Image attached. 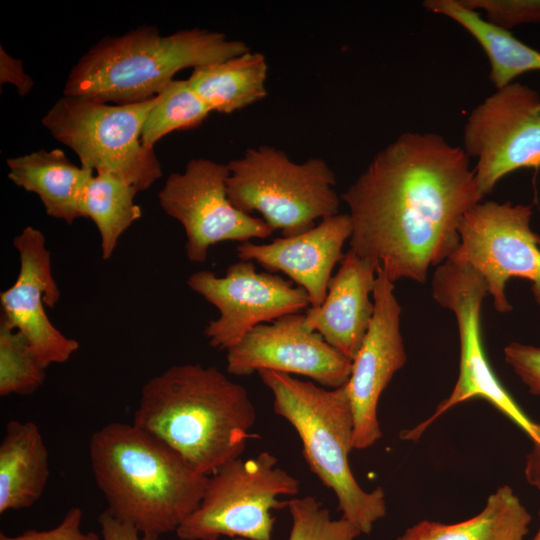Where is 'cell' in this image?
Returning <instances> with one entry per match:
<instances>
[{"instance_id": "20", "label": "cell", "mask_w": 540, "mask_h": 540, "mask_svg": "<svg viewBox=\"0 0 540 540\" xmlns=\"http://www.w3.org/2000/svg\"><path fill=\"white\" fill-rule=\"evenodd\" d=\"M49 473L48 450L38 426L9 421L0 443V514L34 505Z\"/></svg>"}, {"instance_id": "17", "label": "cell", "mask_w": 540, "mask_h": 540, "mask_svg": "<svg viewBox=\"0 0 540 540\" xmlns=\"http://www.w3.org/2000/svg\"><path fill=\"white\" fill-rule=\"evenodd\" d=\"M351 235L349 214L338 213L300 234L268 244L240 243L236 253L239 260L255 261L269 273L286 274L307 292L310 307L317 308L326 298L333 269L343 260L342 249Z\"/></svg>"}, {"instance_id": "25", "label": "cell", "mask_w": 540, "mask_h": 540, "mask_svg": "<svg viewBox=\"0 0 540 540\" xmlns=\"http://www.w3.org/2000/svg\"><path fill=\"white\" fill-rule=\"evenodd\" d=\"M156 97L141 134L142 145L148 149L173 131L198 127L212 112L187 79L172 80Z\"/></svg>"}, {"instance_id": "34", "label": "cell", "mask_w": 540, "mask_h": 540, "mask_svg": "<svg viewBox=\"0 0 540 540\" xmlns=\"http://www.w3.org/2000/svg\"><path fill=\"white\" fill-rule=\"evenodd\" d=\"M539 517H540V509H539ZM531 540H540V527L537 533L535 534V536Z\"/></svg>"}, {"instance_id": "1", "label": "cell", "mask_w": 540, "mask_h": 540, "mask_svg": "<svg viewBox=\"0 0 540 540\" xmlns=\"http://www.w3.org/2000/svg\"><path fill=\"white\" fill-rule=\"evenodd\" d=\"M349 245L395 282L424 283L460 241L466 212L481 202L470 158L434 132H404L380 150L341 195Z\"/></svg>"}, {"instance_id": "27", "label": "cell", "mask_w": 540, "mask_h": 540, "mask_svg": "<svg viewBox=\"0 0 540 540\" xmlns=\"http://www.w3.org/2000/svg\"><path fill=\"white\" fill-rule=\"evenodd\" d=\"M287 508L292 520L288 540H356L361 534L346 519H332L329 510L313 496L292 498L287 501Z\"/></svg>"}, {"instance_id": "24", "label": "cell", "mask_w": 540, "mask_h": 540, "mask_svg": "<svg viewBox=\"0 0 540 540\" xmlns=\"http://www.w3.org/2000/svg\"><path fill=\"white\" fill-rule=\"evenodd\" d=\"M138 192L112 174H93L86 182L79 209L82 217L90 218L97 227L104 260L112 257L122 234L142 217L135 202Z\"/></svg>"}, {"instance_id": "30", "label": "cell", "mask_w": 540, "mask_h": 540, "mask_svg": "<svg viewBox=\"0 0 540 540\" xmlns=\"http://www.w3.org/2000/svg\"><path fill=\"white\" fill-rule=\"evenodd\" d=\"M83 512L78 507L67 511L62 521L54 528L37 531L30 529L16 536L0 533V540H102L95 532L81 530Z\"/></svg>"}, {"instance_id": "5", "label": "cell", "mask_w": 540, "mask_h": 540, "mask_svg": "<svg viewBox=\"0 0 540 540\" xmlns=\"http://www.w3.org/2000/svg\"><path fill=\"white\" fill-rule=\"evenodd\" d=\"M273 395L274 412L295 429L310 470L337 497L342 518L362 534L386 515L382 488L367 492L349 464L354 449V419L347 383L326 388L313 381L271 370L257 372Z\"/></svg>"}, {"instance_id": "8", "label": "cell", "mask_w": 540, "mask_h": 540, "mask_svg": "<svg viewBox=\"0 0 540 540\" xmlns=\"http://www.w3.org/2000/svg\"><path fill=\"white\" fill-rule=\"evenodd\" d=\"M298 492V480L277 466L273 454L234 459L208 476L198 507L176 534L181 540H272V510L287 507L279 497Z\"/></svg>"}, {"instance_id": "10", "label": "cell", "mask_w": 540, "mask_h": 540, "mask_svg": "<svg viewBox=\"0 0 540 540\" xmlns=\"http://www.w3.org/2000/svg\"><path fill=\"white\" fill-rule=\"evenodd\" d=\"M532 207L510 202H479L459 225V245L449 258L466 264L485 281L494 308L512 310L506 285L512 278L531 284L540 305V236L531 228Z\"/></svg>"}, {"instance_id": "2", "label": "cell", "mask_w": 540, "mask_h": 540, "mask_svg": "<svg viewBox=\"0 0 540 540\" xmlns=\"http://www.w3.org/2000/svg\"><path fill=\"white\" fill-rule=\"evenodd\" d=\"M256 422L246 388L214 366L173 365L142 387L133 423L209 476L240 458Z\"/></svg>"}, {"instance_id": "22", "label": "cell", "mask_w": 540, "mask_h": 540, "mask_svg": "<svg viewBox=\"0 0 540 540\" xmlns=\"http://www.w3.org/2000/svg\"><path fill=\"white\" fill-rule=\"evenodd\" d=\"M531 519L513 489L504 485L474 517L454 524L423 520L396 540H524Z\"/></svg>"}, {"instance_id": "14", "label": "cell", "mask_w": 540, "mask_h": 540, "mask_svg": "<svg viewBox=\"0 0 540 540\" xmlns=\"http://www.w3.org/2000/svg\"><path fill=\"white\" fill-rule=\"evenodd\" d=\"M226 370L248 376L260 370L310 378L326 388L345 385L352 361L305 323V314L285 315L254 327L227 350Z\"/></svg>"}, {"instance_id": "19", "label": "cell", "mask_w": 540, "mask_h": 540, "mask_svg": "<svg viewBox=\"0 0 540 540\" xmlns=\"http://www.w3.org/2000/svg\"><path fill=\"white\" fill-rule=\"evenodd\" d=\"M8 178L35 193L48 216L71 225L83 218L79 203L83 188L94 172L77 166L61 149H40L6 161Z\"/></svg>"}, {"instance_id": "6", "label": "cell", "mask_w": 540, "mask_h": 540, "mask_svg": "<svg viewBox=\"0 0 540 540\" xmlns=\"http://www.w3.org/2000/svg\"><path fill=\"white\" fill-rule=\"evenodd\" d=\"M227 165L231 203L246 214L260 213L283 237L300 234L313 228L316 220L339 213L335 174L322 158L297 163L282 150L261 145L246 149Z\"/></svg>"}, {"instance_id": "7", "label": "cell", "mask_w": 540, "mask_h": 540, "mask_svg": "<svg viewBox=\"0 0 540 540\" xmlns=\"http://www.w3.org/2000/svg\"><path fill=\"white\" fill-rule=\"evenodd\" d=\"M157 97L108 104L63 95L42 118L43 126L79 157L82 167L112 174L135 187L149 189L162 177L154 149L145 148L141 134Z\"/></svg>"}, {"instance_id": "4", "label": "cell", "mask_w": 540, "mask_h": 540, "mask_svg": "<svg viewBox=\"0 0 540 540\" xmlns=\"http://www.w3.org/2000/svg\"><path fill=\"white\" fill-rule=\"evenodd\" d=\"M240 40L200 28L161 35L140 26L105 36L68 74L63 95L103 103L130 104L151 99L186 68L221 62L249 51Z\"/></svg>"}, {"instance_id": "28", "label": "cell", "mask_w": 540, "mask_h": 540, "mask_svg": "<svg viewBox=\"0 0 540 540\" xmlns=\"http://www.w3.org/2000/svg\"><path fill=\"white\" fill-rule=\"evenodd\" d=\"M468 9L484 11L486 20L510 30L525 23H540V0H459Z\"/></svg>"}, {"instance_id": "16", "label": "cell", "mask_w": 540, "mask_h": 540, "mask_svg": "<svg viewBox=\"0 0 540 540\" xmlns=\"http://www.w3.org/2000/svg\"><path fill=\"white\" fill-rule=\"evenodd\" d=\"M20 268L14 284L1 292V319L22 333L41 365L64 363L79 349V342L65 336L49 320L60 289L52 272L51 253L43 233L26 226L13 240Z\"/></svg>"}, {"instance_id": "29", "label": "cell", "mask_w": 540, "mask_h": 540, "mask_svg": "<svg viewBox=\"0 0 540 540\" xmlns=\"http://www.w3.org/2000/svg\"><path fill=\"white\" fill-rule=\"evenodd\" d=\"M504 357L529 392L540 397V347L511 342Z\"/></svg>"}, {"instance_id": "3", "label": "cell", "mask_w": 540, "mask_h": 540, "mask_svg": "<svg viewBox=\"0 0 540 540\" xmlns=\"http://www.w3.org/2000/svg\"><path fill=\"white\" fill-rule=\"evenodd\" d=\"M89 457L107 511L158 537L176 531L192 514L208 479L134 423L111 422L94 432Z\"/></svg>"}, {"instance_id": "21", "label": "cell", "mask_w": 540, "mask_h": 540, "mask_svg": "<svg viewBox=\"0 0 540 540\" xmlns=\"http://www.w3.org/2000/svg\"><path fill=\"white\" fill-rule=\"evenodd\" d=\"M423 7L449 17L467 30L481 45L490 62L489 80L503 88L526 72L540 70V51L517 39L510 30L481 17L459 0H425Z\"/></svg>"}, {"instance_id": "32", "label": "cell", "mask_w": 540, "mask_h": 540, "mask_svg": "<svg viewBox=\"0 0 540 540\" xmlns=\"http://www.w3.org/2000/svg\"><path fill=\"white\" fill-rule=\"evenodd\" d=\"M102 540H158V536L140 533L133 525L119 521L105 510L98 519Z\"/></svg>"}, {"instance_id": "23", "label": "cell", "mask_w": 540, "mask_h": 540, "mask_svg": "<svg viewBox=\"0 0 540 540\" xmlns=\"http://www.w3.org/2000/svg\"><path fill=\"white\" fill-rule=\"evenodd\" d=\"M265 56L251 50L193 69L187 79L196 94L216 112L230 114L267 96Z\"/></svg>"}, {"instance_id": "9", "label": "cell", "mask_w": 540, "mask_h": 540, "mask_svg": "<svg viewBox=\"0 0 540 540\" xmlns=\"http://www.w3.org/2000/svg\"><path fill=\"white\" fill-rule=\"evenodd\" d=\"M432 295L457 321L460 340L459 376L450 395L435 412L415 428L403 431L404 440H417L443 413L459 403L479 398L491 403L520 427L540 448V424L521 410L497 379L485 355L481 332V307L488 290L483 278L466 264L448 259L435 270Z\"/></svg>"}, {"instance_id": "12", "label": "cell", "mask_w": 540, "mask_h": 540, "mask_svg": "<svg viewBox=\"0 0 540 540\" xmlns=\"http://www.w3.org/2000/svg\"><path fill=\"white\" fill-rule=\"evenodd\" d=\"M229 174L227 164L193 158L183 172L171 173L158 193L163 211L184 229L190 262H205L209 248L217 243L264 239L274 232L262 218L246 214L231 203L227 194Z\"/></svg>"}, {"instance_id": "33", "label": "cell", "mask_w": 540, "mask_h": 540, "mask_svg": "<svg viewBox=\"0 0 540 540\" xmlns=\"http://www.w3.org/2000/svg\"><path fill=\"white\" fill-rule=\"evenodd\" d=\"M525 473L527 480L540 491V448L534 447L527 457Z\"/></svg>"}, {"instance_id": "13", "label": "cell", "mask_w": 540, "mask_h": 540, "mask_svg": "<svg viewBox=\"0 0 540 540\" xmlns=\"http://www.w3.org/2000/svg\"><path fill=\"white\" fill-rule=\"evenodd\" d=\"M188 287L215 306L219 316L204 330L211 347L228 350L257 325L310 307L307 292L269 272H257L252 261L231 264L224 276L209 270L187 279Z\"/></svg>"}, {"instance_id": "15", "label": "cell", "mask_w": 540, "mask_h": 540, "mask_svg": "<svg viewBox=\"0 0 540 540\" xmlns=\"http://www.w3.org/2000/svg\"><path fill=\"white\" fill-rule=\"evenodd\" d=\"M394 290V282L378 267L372 292V320L352 360L347 382L354 419L355 449H367L382 437L377 417L378 402L394 374L407 360L400 331L402 309Z\"/></svg>"}, {"instance_id": "11", "label": "cell", "mask_w": 540, "mask_h": 540, "mask_svg": "<svg viewBox=\"0 0 540 540\" xmlns=\"http://www.w3.org/2000/svg\"><path fill=\"white\" fill-rule=\"evenodd\" d=\"M463 150L483 197L500 179L522 168L540 167V95L511 83L471 110L463 130Z\"/></svg>"}, {"instance_id": "26", "label": "cell", "mask_w": 540, "mask_h": 540, "mask_svg": "<svg viewBox=\"0 0 540 540\" xmlns=\"http://www.w3.org/2000/svg\"><path fill=\"white\" fill-rule=\"evenodd\" d=\"M45 377V368L25 336L0 319V396L31 394Z\"/></svg>"}, {"instance_id": "31", "label": "cell", "mask_w": 540, "mask_h": 540, "mask_svg": "<svg viewBox=\"0 0 540 540\" xmlns=\"http://www.w3.org/2000/svg\"><path fill=\"white\" fill-rule=\"evenodd\" d=\"M0 83L13 84L21 96L27 95L34 86L31 77L24 72L22 61L8 54L3 46L0 47Z\"/></svg>"}, {"instance_id": "18", "label": "cell", "mask_w": 540, "mask_h": 540, "mask_svg": "<svg viewBox=\"0 0 540 540\" xmlns=\"http://www.w3.org/2000/svg\"><path fill=\"white\" fill-rule=\"evenodd\" d=\"M379 266L349 249L328 284L324 302L305 311V323L351 361L369 329L374 303L370 299Z\"/></svg>"}]
</instances>
